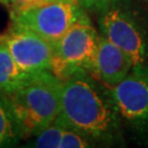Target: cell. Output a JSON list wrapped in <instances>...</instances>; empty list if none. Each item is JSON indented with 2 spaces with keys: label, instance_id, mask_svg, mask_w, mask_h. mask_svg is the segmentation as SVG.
<instances>
[{
  "label": "cell",
  "instance_id": "6da1fadb",
  "mask_svg": "<svg viewBox=\"0 0 148 148\" xmlns=\"http://www.w3.org/2000/svg\"><path fill=\"white\" fill-rule=\"evenodd\" d=\"M115 110L113 100H108L89 74L76 75L63 81L58 116L66 126L87 138L110 137L115 126Z\"/></svg>",
  "mask_w": 148,
  "mask_h": 148
},
{
  "label": "cell",
  "instance_id": "7a4b0ae2",
  "mask_svg": "<svg viewBox=\"0 0 148 148\" xmlns=\"http://www.w3.org/2000/svg\"><path fill=\"white\" fill-rule=\"evenodd\" d=\"M63 81L51 70L30 74L11 95H2L20 137L36 135L58 115Z\"/></svg>",
  "mask_w": 148,
  "mask_h": 148
},
{
  "label": "cell",
  "instance_id": "3957f363",
  "mask_svg": "<svg viewBox=\"0 0 148 148\" xmlns=\"http://www.w3.org/2000/svg\"><path fill=\"white\" fill-rule=\"evenodd\" d=\"M99 34L84 13L58 42L53 44L51 71L59 80L80 74H92Z\"/></svg>",
  "mask_w": 148,
  "mask_h": 148
},
{
  "label": "cell",
  "instance_id": "277c9868",
  "mask_svg": "<svg viewBox=\"0 0 148 148\" xmlns=\"http://www.w3.org/2000/svg\"><path fill=\"white\" fill-rule=\"evenodd\" d=\"M84 13V8L77 0H53L11 10V20L12 27L34 32L55 44Z\"/></svg>",
  "mask_w": 148,
  "mask_h": 148
},
{
  "label": "cell",
  "instance_id": "5b68a950",
  "mask_svg": "<svg viewBox=\"0 0 148 148\" xmlns=\"http://www.w3.org/2000/svg\"><path fill=\"white\" fill-rule=\"evenodd\" d=\"M102 34L131 57L133 66H144L148 58L147 41L140 25L131 13L111 8L100 19Z\"/></svg>",
  "mask_w": 148,
  "mask_h": 148
},
{
  "label": "cell",
  "instance_id": "8992f818",
  "mask_svg": "<svg viewBox=\"0 0 148 148\" xmlns=\"http://www.w3.org/2000/svg\"><path fill=\"white\" fill-rule=\"evenodd\" d=\"M0 43L5 44L16 64L27 74L51 70L53 44L34 32L11 27L0 34Z\"/></svg>",
  "mask_w": 148,
  "mask_h": 148
},
{
  "label": "cell",
  "instance_id": "52a82bcc",
  "mask_svg": "<svg viewBox=\"0 0 148 148\" xmlns=\"http://www.w3.org/2000/svg\"><path fill=\"white\" fill-rule=\"evenodd\" d=\"M116 111L135 123L148 121V66H133L121 82L112 88Z\"/></svg>",
  "mask_w": 148,
  "mask_h": 148
},
{
  "label": "cell",
  "instance_id": "ba28073f",
  "mask_svg": "<svg viewBox=\"0 0 148 148\" xmlns=\"http://www.w3.org/2000/svg\"><path fill=\"white\" fill-rule=\"evenodd\" d=\"M132 68L131 57L103 34L100 35L91 75L102 84L113 88L130 74Z\"/></svg>",
  "mask_w": 148,
  "mask_h": 148
},
{
  "label": "cell",
  "instance_id": "9c48e42d",
  "mask_svg": "<svg viewBox=\"0 0 148 148\" xmlns=\"http://www.w3.org/2000/svg\"><path fill=\"white\" fill-rule=\"evenodd\" d=\"M29 75L16 64L5 44L0 43V92L11 95L25 81Z\"/></svg>",
  "mask_w": 148,
  "mask_h": 148
},
{
  "label": "cell",
  "instance_id": "30bf717a",
  "mask_svg": "<svg viewBox=\"0 0 148 148\" xmlns=\"http://www.w3.org/2000/svg\"><path fill=\"white\" fill-rule=\"evenodd\" d=\"M67 128L64 121L57 115L49 125L44 127L36 134L34 147L37 148H58L60 145L64 131Z\"/></svg>",
  "mask_w": 148,
  "mask_h": 148
},
{
  "label": "cell",
  "instance_id": "8fae6325",
  "mask_svg": "<svg viewBox=\"0 0 148 148\" xmlns=\"http://www.w3.org/2000/svg\"><path fill=\"white\" fill-rule=\"evenodd\" d=\"M18 137L19 135L11 117L9 108L2 93L0 92V147L16 144Z\"/></svg>",
  "mask_w": 148,
  "mask_h": 148
},
{
  "label": "cell",
  "instance_id": "7c38bea8",
  "mask_svg": "<svg viewBox=\"0 0 148 148\" xmlns=\"http://www.w3.org/2000/svg\"><path fill=\"white\" fill-rule=\"evenodd\" d=\"M88 138L79 132L67 127L63 133L59 148H85L89 147Z\"/></svg>",
  "mask_w": 148,
  "mask_h": 148
},
{
  "label": "cell",
  "instance_id": "4fadbf2b",
  "mask_svg": "<svg viewBox=\"0 0 148 148\" xmlns=\"http://www.w3.org/2000/svg\"><path fill=\"white\" fill-rule=\"evenodd\" d=\"M84 9L88 10H100L106 9L113 0H77Z\"/></svg>",
  "mask_w": 148,
  "mask_h": 148
},
{
  "label": "cell",
  "instance_id": "5bb4252c",
  "mask_svg": "<svg viewBox=\"0 0 148 148\" xmlns=\"http://www.w3.org/2000/svg\"><path fill=\"white\" fill-rule=\"evenodd\" d=\"M49 1H53V0H11L10 10L22 9V8L41 5V3H45V2H49Z\"/></svg>",
  "mask_w": 148,
  "mask_h": 148
},
{
  "label": "cell",
  "instance_id": "9a60e30c",
  "mask_svg": "<svg viewBox=\"0 0 148 148\" xmlns=\"http://www.w3.org/2000/svg\"><path fill=\"white\" fill-rule=\"evenodd\" d=\"M0 2H2L3 5H10V2H11V0H0Z\"/></svg>",
  "mask_w": 148,
  "mask_h": 148
}]
</instances>
